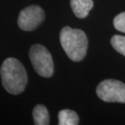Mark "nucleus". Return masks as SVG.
Segmentation results:
<instances>
[{
  "label": "nucleus",
  "mask_w": 125,
  "mask_h": 125,
  "mask_svg": "<svg viewBox=\"0 0 125 125\" xmlns=\"http://www.w3.org/2000/svg\"><path fill=\"white\" fill-rule=\"evenodd\" d=\"M0 74L2 85L8 93L16 95L24 90L28 77L25 68L18 59H5L0 69Z\"/></svg>",
  "instance_id": "f257e3e1"
},
{
  "label": "nucleus",
  "mask_w": 125,
  "mask_h": 125,
  "mask_svg": "<svg viewBox=\"0 0 125 125\" xmlns=\"http://www.w3.org/2000/svg\"><path fill=\"white\" fill-rule=\"evenodd\" d=\"M60 43L65 53L74 62L81 61L86 55L88 38L84 32L78 29L64 27L59 35Z\"/></svg>",
  "instance_id": "f03ea898"
},
{
  "label": "nucleus",
  "mask_w": 125,
  "mask_h": 125,
  "mask_svg": "<svg viewBox=\"0 0 125 125\" xmlns=\"http://www.w3.org/2000/svg\"><path fill=\"white\" fill-rule=\"evenodd\" d=\"M29 59L37 73L42 77H51L54 73V62L49 51L37 44L29 50Z\"/></svg>",
  "instance_id": "7ed1b4c3"
},
{
  "label": "nucleus",
  "mask_w": 125,
  "mask_h": 125,
  "mask_svg": "<svg viewBox=\"0 0 125 125\" xmlns=\"http://www.w3.org/2000/svg\"><path fill=\"white\" fill-rule=\"evenodd\" d=\"M100 99L107 102H125V84L116 80H105L97 87Z\"/></svg>",
  "instance_id": "20e7f679"
},
{
  "label": "nucleus",
  "mask_w": 125,
  "mask_h": 125,
  "mask_svg": "<svg viewBox=\"0 0 125 125\" xmlns=\"http://www.w3.org/2000/svg\"><path fill=\"white\" fill-rule=\"evenodd\" d=\"M45 19V12L42 7L32 5L22 10L18 17V25L22 30L32 31L37 29Z\"/></svg>",
  "instance_id": "39448f33"
},
{
  "label": "nucleus",
  "mask_w": 125,
  "mask_h": 125,
  "mask_svg": "<svg viewBox=\"0 0 125 125\" xmlns=\"http://www.w3.org/2000/svg\"><path fill=\"white\" fill-rule=\"evenodd\" d=\"M70 4L75 16L81 19L85 18L94 7L92 0H71Z\"/></svg>",
  "instance_id": "423d86ee"
},
{
  "label": "nucleus",
  "mask_w": 125,
  "mask_h": 125,
  "mask_svg": "<svg viewBox=\"0 0 125 125\" xmlns=\"http://www.w3.org/2000/svg\"><path fill=\"white\" fill-rule=\"evenodd\" d=\"M58 118L59 125H76L79 124L78 115L72 110H62L59 112Z\"/></svg>",
  "instance_id": "0eeeda50"
},
{
  "label": "nucleus",
  "mask_w": 125,
  "mask_h": 125,
  "mask_svg": "<svg viewBox=\"0 0 125 125\" xmlns=\"http://www.w3.org/2000/svg\"><path fill=\"white\" fill-rule=\"evenodd\" d=\"M34 124L36 125H47L50 123L49 112L43 105H37L32 112Z\"/></svg>",
  "instance_id": "6e6552de"
},
{
  "label": "nucleus",
  "mask_w": 125,
  "mask_h": 125,
  "mask_svg": "<svg viewBox=\"0 0 125 125\" xmlns=\"http://www.w3.org/2000/svg\"><path fill=\"white\" fill-rule=\"evenodd\" d=\"M111 43L112 47L122 55L125 56V37L115 35L111 37Z\"/></svg>",
  "instance_id": "1a4fd4ad"
},
{
  "label": "nucleus",
  "mask_w": 125,
  "mask_h": 125,
  "mask_svg": "<svg viewBox=\"0 0 125 125\" xmlns=\"http://www.w3.org/2000/svg\"><path fill=\"white\" fill-rule=\"evenodd\" d=\"M113 24L117 30L125 33V12H122L115 17Z\"/></svg>",
  "instance_id": "9d476101"
}]
</instances>
